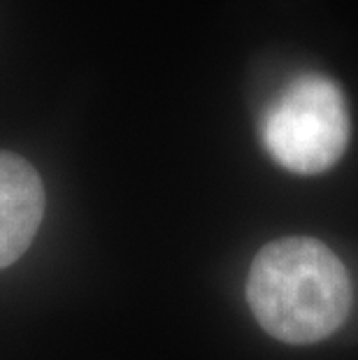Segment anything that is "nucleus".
<instances>
[{"instance_id":"1","label":"nucleus","mask_w":358,"mask_h":360,"mask_svg":"<svg viewBox=\"0 0 358 360\" xmlns=\"http://www.w3.org/2000/svg\"><path fill=\"white\" fill-rule=\"evenodd\" d=\"M247 300L265 333L288 344L333 335L352 307V283L340 258L314 237H284L258 251Z\"/></svg>"},{"instance_id":"2","label":"nucleus","mask_w":358,"mask_h":360,"mask_svg":"<svg viewBox=\"0 0 358 360\" xmlns=\"http://www.w3.org/2000/svg\"><path fill=\"white\" fill-rule=\"evenodd\" d=\"M261 142L295 174L333 167L349 142V112L338 84L324 75L295 77L263 114Z\"/></svg>"},{"instance_id":"3","label":"nucleus","mask_w":358,"mask_h":360,"mask_svg":"<svg viewBox=\"0 0 358 360\" xmlns=\"http://www.w3.org/2000/svg\"><path fill=\"white\" fill-rule=\"evenodd\" d=\"M44 214L42 179L26 158L0 151V270L24 256Z\"/></svg>"}]
</instances>
